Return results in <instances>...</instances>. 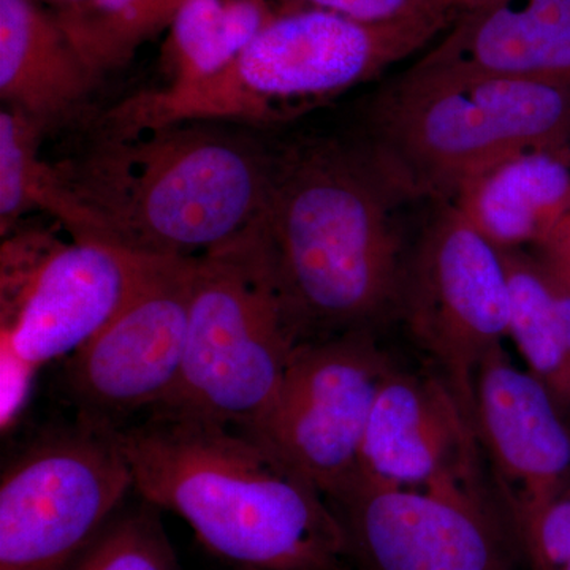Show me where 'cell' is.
<instances>
[{
  "mask_svg": "<svg viewBox=\"0 0 570 570\" xmlns=\"http://www.w3.org/2000/svg\"><path fill=\"white\" fill-rule=\"evenodd\" d=\"M409 200L370 145L325 138L273 151L264 223L299 343L371 330L397 311L407 257L396 213Z\"/></svg>",
  "mask_w": 570,
  "mask_h": 570,
  "instance_id": "cell-1",
  "label": "cell"
},
{
  "mask_svg": "<svg viewBox=\"0 0 570 570\" xmlns=\"http://www.w3.org/2000/svg\"><path fill=\"white\" fill-rule=\"evenodd\" d=\"M142 501L181 517L236 570H346L332 502L235 428L148 414L112 430Z\"/></svg>",
  "mask_w": 570,
  "mask_h": 570,
  "instance_id": "cell-2",
  "label": "cell"
},
{
  "mask_svg": "<svg viewBox=\"0 0 570 570\" xmlns=\"http://www.w3.org/2000/svg\"><path fill=\"white\" fill-rule=\"evenodd\" d=\"M212 121L105 132L58 164L102 225L107 245L195 257L230 242L264 214L273 149Z\"/></svg>",
  "mask_w": 570,
  "mask_h": 570,
  "instance_id": "cell-3",
  "label": "cell"
},
{
  "mask_svg": "<svg viewBox=\"0 0 570 570\" xmlns=\"http://www.w3.org/2000/svg\"><path fill=\"white\" fill-rule=\"evenodd\" d=\"M453 22L363 24L325 11L277 13L212 80L138 94L108 112L105 129L132 134L179 122L291 121L376 80Z\"/></svg>",
  "mask_w": 570,
  "mask_h": 570,
  "instance_id": "cell-4",
  "label": "cell"
},
{
  "mask_svg": "<svg viewBox=\"0 0 570 570\" xmlns=\"http://www.w3.org/2000/svg\"><path fill=\"white\" fill-rule=\"evenodd\" d=\"M371 146L412 198L449 204L508 154L570 149V82L407 70L374 99Z\"/></svg>",
  "mask_w": 570,
  "mask_h": 570,
  "instance_id": "cell-5",
  "label": "cell"
},
{
  "mask_svg": "<svg viewBox=\"0 0 570 570\" xmlns=\"http://www.w3.org/2000/svg\"><path fill=\"white\" fill-rule=\"evenodd\" d=\"M298 344L262 214L230 242L197 255L181 373L148 414L245 431L272 403Z\"/></svg>",
  "mask_w": 570,
  "mask_h": 570,
  "instance_id": "cell-6",
  "label": "cell"
},
{
  "mask_svg": "<svg viewBox=\"0 0 570 570\" xmlns=\"http://www.w3.org/2000/svg\"><path fill=\"white\" fill-rule=\"evenodd\" d=\"M130 491L112 430L78 419L37 439L0 479V570L69 569Z\"/></svg>",
  "mask_w": 570,
  "mask_h": 570,
  "instance_id": "cell-7",
  "label": "cell"
},
{
  "mask_svg": "<svg viewBox=\"0 0 570 570\" xmlns=\"http://www.w3.org/2000/svg\"><path fill=\"white\" fill-rule=\"evenodd\" d=\"M392 367L371 330L303 341L272 403L243 433L332 501L360 478L367 423Z\"/></svg>",
  "mask_w": 570,
  "mask_h": 570,
  "instance_id": "cell-8",
  "label": "cell"
},
{
  "mask_svg": "<svg viewBox=\"0 0 570 570\" xmlns=\"http://www.w3.org/2000/svg\"><path fill=\"white\" fill-rule=\"evenodd\" d=\"M397 313L472 415L479 366L509 336V281L501 250L452 204L407 255Z\"/></svg>",
  "mask_w": 570,
  "mask_h": 570,
  "instance_id": "cell-9",
  "label": "cell"
},
{
  "mask_svg": "<svg viewBox=\"0 0 570 570\" xmlns=\"http://www.w3.org/2000/svg\"><path fill=\"white\" fill-rule=\"evenodd\" d=\"M356 570H513L515 531L485 483L358 479L332 499Z\"/></svg>",
  "mask_w": 570,
  "mask_h": 570,
  "instance_id": "cell-10",
  "label": "cell"
},
{
  "mask_svg": "<svg viewBox=\"0 0 570 570\" xmlns=\"http://www.w3.org/2000/svg\"><path fill=\"white\" fill-rule=\"evenodd\" d=\"M195 257L153 255L115 317L66 362L63 384L78 419L118 430L151 412L181 373Z\"/></svg>",
  "mask_w": 570,
  "mask_h": 570,
  "instance_id": "cell-11",
  "label": "cell"
},
{
  "mask_svg": "<svg viewBox=\"0 0 570 570\" xmlns=\"http://www.w3.org/2000/svg\"><path fill=\"white\" fill-rule=\"evenodd\" d=\"M472 425L512 527L570 485L569 415L504 346L475 374Z\"/></svg>",
  "mask_w": 570,
  "mask_h": 570,
  "instance_id": "cell-12",
  "label": "cell"
},
{
  "mask_svg": "<svg viewBox=\"0 0 570 570\" xmlns=\"http://www.w3.org/2000/svg\"><path fill=\"white\" fill-rule=\"evenodd\" d=\"M482 459L471 412L441 374L389 371L367 423L358 479L395 487L482 482Z\"/></svg>",
  "mask_w": 570,
  "mask_h": 570,
  "instance_id": "cell-13",
  "label": "cell"
},
{
  "mask_svg": "<svg viewBox=\"0 0 570 570\" xmlns=\"http://www.w3.org/2000/svg\"><path fill=\"white\" fill-rule=\"evenodd\" d=\"M151 257L102 243L63 245L0 322V346L37 370L69 358L115 317Z\"/></svg>",
  "mask_w": 570,
  "mask_h": 570,
  "instance_id": "cell-14",
  "label": "cell"
},
{
  "mask_svg": "<svg viewBox=\"0 0 570 570\" xmlns=\"http://www.w3.org/2000/svg\"><path fill=\"white\" fill-rule=\"evenodd\" d=\"M409 70L570 82V0H499L464 11Z\"/></svg>",
  "mask_w": 570,
  "mask_h": 570,
  "instance_id": "cell-15",
  "label": "cell"
},
{
  "mask_svg": "<svg viewBox=\"0 0 570 570\" xmlns=\"http://www.w3.org/2000/svg\"><path fill=\"white\" fill-rule=\"evenodd\" d=\"M449 204L498 249H534L570 214V149L508 154L469 176Z\"/></svg>",
  "mask_w": 570,
  "mask_h": 570,
  "instance_id": "cell-16",
  "label": "cell"
},
{
  "mask_svg": "<svg viewBox=\"0 0 570 570\" xmlns=\"http://www.w3.org/2000/svg\"><path fill=\"white\" fill-rule=\"evenodd\" d=\"M99 78L52 11L32 0H0V97L47 129L80 110Z\"/></svg>",
  "mask_w": 570,
  "mask_h": 570,
  "instance_id": "cell-17",
  "label": "cell"
},
{
  "mask_svg": "<svg viewBox=\"0 0 570 570\" xmlns=\"http://www.w3.org/2000/svg\"><path fill=\"white\" fill-rule=\"evenodd\" d=\"M501 254L509 281V336L527 370L570 419V288L534 250Z\"/></svg>",
  "mask_w": 570,
  "mask_h": 570,
  "instance_id": "cell-18",
  "label": "cell"
},
{
  "mask_svg": "<svg viewBox=\"0 0 570 570\" xmlns=\"http://www.w3.org/2000/svg\"><path fill=\"white\" fill-rule=\"evenodd\" d=\"M43 129L10 107L0 111V232L7 236L29 212L55 217L77 243L107 245L97 217L70 189L59 165L39 154Z\"/></svg>",
  "mask_w": 570,
  "mask_h": 570,
  "instance_id": "cell-19",
  "label": "cell"
},
{
  "mask_svg": "<svg viewBox=\"0 0 570 570\" xmlns=\"http://www.w3.org/2000/svg\"><path fill=\"white\" fill-rule=\"evenodd\" d=\"M277 17L273 0H187L160 56L167 88H186L219 75Z\"/></svg>",
  "mask_w": 570,
  "mask_h": 570,
  "instance_id": "cell-20",
  "label": "cell"
},
{
  "mask_svg": "<svg viewBox=\"0 0 570 570\" xmlns=\"http://www.w3.org/2000/svg\"><path fill=\"white\" fill-rule=\"evenodd\" d=\"M187 0H80L52 10L88 69L102 78L127 66L145 41L168 29Z\"/></svg>",
  "mask_w": 570,
  "mask_h": 570,
  "instance_id": "cell-21",
  "label": "cell"
},
{
  "mask_svg": "<svg viewBox=\"0 0 570 570\" xmlns=\"http://www.w3.org/2000/svg\"><path fill=\"white\" fill-rule=\"evenodd\" d=\"M67 570H181L159 509H121Z\"/></svg>",
  "mask_w": 570,
  "mask_h": 570,
  "instance_id": "cell-22",
  "label": "cell"
},
{
  "mask_svg": "<svg viewBox=\"0 0 570 570\" xmlns=\"http://www.w3.org/2000/svg\"><path fill=\"white\" fill-rule=\"evenodd\" d=\"M277 13L325 11L363 24H397L448 18L456 21L460 11L448 0H273Z\"/></svg>",
  "mask_w": 570,
  "mask_h": 570,
  "instance_id": "cell-23",
  "label": "cell"
},
{
  "mask_svg": "<svg viewBox=\"0 0 570 570\" xmlns=\"http://www.w3.org/2000/svg\"><path fill=\"white\" fill-rule=\"evenodd\" d=\"M531 570H557L570 560V485L513 524Z\"/></svg>",
  "mask_w": 570,
  "mask_h": 570,
  "instance_id": "cell-24",
  "label": "cell"
},
{
  "mask_svg": "<svg viewBox=\"0 0 570 570\" xmlns=\"http://www.w3.org/2000/svg\"><path fill=\"white\" fill-rule=\"evenodd\" d=\"M63 243L43 230L3 236L0 255V322L9 321L36 277Z\"/></svg>",
  "mask_w": 570,
  "mask_h": 570,
  "instance_id": "cell-25",
  "label": "cell"
},
{
  "mask_svg": "<svg viewBox=\"0 0 570 570\" xmlns=\"http://www.w3.org/2000/svg\"><path fill=\"white\" fill-rule=\"evenodd\" d=\"M39 371L9 347L0 346V428L3 434L17 425L28 407Z\"/></svg>",
  "mask_w": 570,
  "mask_h": 570,
  "instance_id": "cell-26",
  "label": "cell"
},
{
  "mask_svg": "<svg viewBox=\"0 0 570 570\" xmlns=\"http://www.w3.org/2000/svg\"><path fill=\"white\" fill-rule=\"evenodd\" d=\"M532 250L570 288V214Z\"/></svg>",
  "mask_w": 570,
  "mask_h": 570,
  "instance_id": "cell-27",
  "label": "cell"
},
{
  "mask_svg": "<svg viewBox=\"0 0 570 570\" xmlns=\"http://www.w3.org/2000/svg\"><path fill=\"white\" fill-rule=\"evenodd\" d=\"M460 13L464 11L480 9V7L490 6V3L499 2V0H448Z\"/></svg>",
  "mask_w": 570,
  "mask_h": 570,
  "instance_id": "cell-28",
  "label": "cell"
},
{
  "mask_svg": "<svg viewBox=\"0 0 570 570\" xmlns=\"http://www.w3.org/2000/svg\"><path fill=\"white\" fill-rule=\"evenodd\" d=\"M32 2L40 3V6H50L52 10L63 9V7L73 6L80 0H32Z\"/></svg>",
  "mask_w": 570,
  "mask_h": 570,
  "instance_id": "cell-29",
  "label": "cell"
},
{
  "mask_svg": "<svg viewBox=\"0 0 570 570\" xmlns=\"http://www.w3.org/2000/svg\"><path fill=\"white\" fill-rule=\"evenodd\" d=\"M557 570H570V560L568 562H564V564H562L561 568Z\"/></svg>",
  "mask_w": 570,
  "mask_h": 570,
  "instance_id": "cell-30",
  "label": "cell"
}]
</instances>
